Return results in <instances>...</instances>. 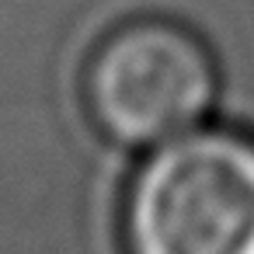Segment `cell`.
<instances>
[{
	"label": "cell",
	"instance_id": "obj_1",
	"mask_svg": "<svg viewBox=\"0 0 254 254\" xmlns=\"http://www.w3.org/2000/svg\"><path fill=\"white\" fill-rule=\"evenodd\" d=\"M129 254H254V143L188 129L136 174L126 202Z\"/></svg>",
	"mask_w": 254,
	"mask_h": 254
},
{
	"label": "cell",
	"instance_id": "obj_2",
	"mask_svg": "<svg viewBox=\"0 0 254 254\" xmlns=\"http://www.w3.org/2000/svg\"><path fill=\"white\" fill-rule=\"evenodd\" d=\"M216 91L202 42L174 25L143 21L115 32L87 70L94 122L119 143L146 146L188 132Z\"/></svg>",
	"mask_w": 254,
	"mask_h": 254
}]
</instances>
